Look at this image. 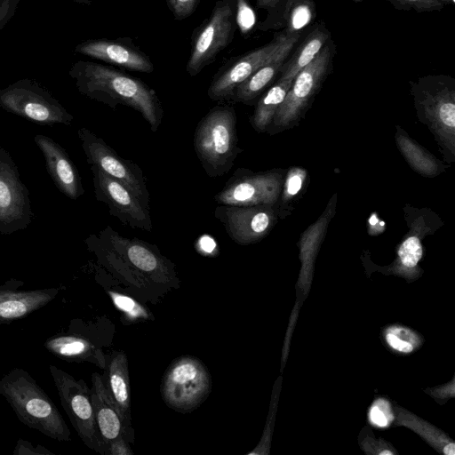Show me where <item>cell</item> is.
I'll return each instance as SVG.
<instances>
[{"label":"cell","mask_w":455,"mask_h":455,"mask_svg":"<svg viewBox=\"0 0 455 455\" xmlns=\"http://www.w3.org/2000/svg\"><path fill=\"white\" fill-rule=\"evenodd\" d=\"M68 74L78 92L85 97L113 110L119 105L133 108L146 120L153 132L160 127L164 116L162 103L155 90L140 79L88 60L73 63Z\"/></svg>","instance_id":"cell-1"},{"label":"cell","mask_w":455,"mask_h":455,"mask_svg":"<svg viewBox=\"0 0 455 455\" xmlns=\"http://www.w3.org/2000/svg\"><path fill=\"white\" fill-rule=\"evenodd\" d=\"M418 120L435 140L443 160L455 162V79L427 75L410 81Z\"/></svg>","instance_id":"cell-2"},{"label":"cell","mask_w":455,"mask_h":455,"mask_svg":"<svg viewBox=\"0 0 455 455\" xmlns=\"http://www.w3.org/2000/svg\"><path fill=\"white\" fill-rule=\"evenodd\" d=\"M0 395L27 427L59 442L70 441V430L59 409L24 369L13 368L0 379Z\"/></svg>","instance_id":"cell-3"},{"label":"cell","mask_w":455,"mask_h":455,"mask_svg":"<svg viewBox=\"0 0 455 455\" xmlns=\"http://www.w3.org/2000/svg\"><path fill=\"white\" fill-rule=\"evenodd\" d=\"M194 148L209 177H220L231 170L236 157L243 151L238 146L233 106L222 103L207 112L195 130Z\"/></svg>","instance_id":"cell-4"},{"label":"cell","mask_w":455,"mask_h":455,"mask_svg":"<svg viewBox=\"0 0 455 455\" xmlns=\"http://www.w3.org/2000/svg\"><path fill=\"white\" fill-rule=\"evenodd\" d=\"M335 44L330 38L318 55L292 80L266 132L274 135L297 125L333 68Z\"/></svg>","instance_id":"cell-5"},{"label":"cell","mask_w":455,"mask_h":455,"mask_svg":"<svg viewBox=\"0 0 455 455\" xmlns=\"http://www.w3.org/2000/svg\"><path fill=\"white\" fill-rule=\"evenodd\" d=\"M0 108L40 125H71L74 116L37 82L22 78L0 89Z\"/></svg>","instance_id":"cell-6"},{"label":"cell","mask_w":455,"mask_h":455,"mask_svg":"<svg viewBox=\"0 0 455 455\" xmlns=\"http://www.w3.org/2000/svg\"><path fill=\"white\" fill-rule=\"evenodd\" d=\"M212 390V378L205 365L191 355L178 357L166 369L161 386L164 403L186 413L196 409Z\"/></svg>","instance_id":"cell-7"},{"label":"cell","mask_w":455,"mask_h":455,"mask_svg":"<svg viewBox=\"0 0 455 455\" xmlns=\"http://www.w3.org/2000/svg\"><path fill=\"white\" fill-rule=\"evenodd\" d=\"M236 27V1L216 2L210 18L195 31L186 67L188 74L195 76L212 63L232 42Z\"/></svg>","instance_id":"cell-8"},{"label":"cell","mask_w":455,"mask_h":455,"mask_svg":"<svg viewBox=\"0 0 455 455\" xmlns=\"http://www.w3.org/2000/svg\"><path fill=\"white\" fill-rule=\"evenodd\" d=\"M97 235L128 268L149 281L169 284L176 279L173 263L160 252L156 245L136 237H124L110 226Z\"/></svg>","instance_id":"cell-9"},{"label":"cell","mask_w":455,"mask_h":455,"mask_svg":"<svg viewBox=\"0 0 455 455\" xmlns=\"http://www.w3.org/2000/svg\"><path fill=\"white\" fill-rule=\"evenodd\" d=\"M299 36H289L283 31L263 46L239 56L221 67L213 76L208 97L218 102H229L236 87L260 67L278 56L284 49L295 45Z\"/></svg>","instance_id":"cell-10"},{"label":"cell","mask_w":455,"mask_h":455,"mask_svg":"<svg viewBox=\"0 0 455 455\" xmlns=\"http://www.w3.org/2000/svg\"><path fill=\"white\" fill-rule=\"evenodd\" d=\"M286 170L275 168L253 172L238 167L214 196L219 204L234 206H275L283 182Z\"/></svg>","instance_id":"cell-11"},{"label":"cell","mask_w":455,"mask_h":455,"mask_svg":"<svg viewBox=\"0 0 455 455\" xmlns=\"http://www.w3.org/2000/svg\"><path fill=\"white\" fill-rule=\"evenodd\" d=\"M404 220L408 227L402 241L397 244L394 261L381 267L382 272L413 280L419 276V263L423 256L422 241L434 235L443 224L441 218L429 208H416L410 204L403 207Z\"/></svg>","instance_id":"cell-12"},{"label":"cell","mask_w":455,"mask_h":455,"mask_svg":"<svg viewBox=\"0 0 455 455\" xmlns=\"http://www.w3.org/2000/svg\"><path fill=\"white\" fill-rule=\"evenodd\" d=\"M49 370L60 403L79 437L88 448L104 455L87 384L54 365Z\"/></svg>","instance_id":"cell-13"},{"label":"cell","mask_w":455,"mask_h":455,"mask_svg":"<svg viewBox=\"0 0 455 455\" xmlns=\"http://www.w3.org/2000/svg\"><path fill=\"white\" fill-rule=\"evenodd\" d=\"M81 146L90 166H95L111 178L126 186L149 208V192L147 179L140 167L123 158L106 141L87 128L77 132Z\"/></svg>","instance_id":"cell-14"},{"label":"cell","mask_w":455,"mask_h":455,"mask_svg":"<svg viewBox=\"0 0 455 455\" xmlns=\"http://www.w3.org/2000/svg\"><path fill=\"white\" fill-rule=\"evenodd\" d=\"M29 191L10 153L0 147V234L27 228L32 221Z\"/></svg>","instance_id":"cell-15"},{"label":"cell","mask_w":455,"mask_h":455,"mask_svg":"<svg viewBox=\"0 0 455 455\" xmlns=\"http://www.w3.org/2000/svg\"><path fill=\"white\" fill-rule=\"evenodd\" d=\"M91 171L95 198L108 206L109 214L124 226L151 232L149 208L120 181L95 166H91Z\"/></svg>","instance_id":"cell-16"},{"label":"cell","mask_w":455,"mask_h":455,"mask_svg":"<svg viewBox=\"0 0 455 455\" xmlns=\"http://www.w3.org/2000/svg\"><path fill=\"white\" fill-rule=\"evenodd\" d=\"M214 217L229 238L240 245L256 243L265 238L279 220L275 206H234L220 204Z\"/></svg>","instance_id":"cell-17"},{"label":"cell","mask_w":455,"mask_h":455,"mask_svg":"<svg viewBox=\"0 0 455 455\" xmlns=\"http://www.w3.org/2000/svg\"><path fill=\"white\" fill-rule=\"evenodd\" d=\"M75 52L133 71L151 73L154 66L149 58L126 39H91L78 44Z\"/></svg>","instance_id":"cell-18"},{"label":"cell","mask_w":455,"mask_h":455,"mask_svg":"<svg viewBox=\"0 0 455 455\" xmlns=\"http://www.w3.org/2000/svg\"><path fill=\"white\" fill-rule=\"evenodd\" d=\"M34 140L44 158L48 174L60 192L72 200L82 196L84 194L82 180L67 151L44 134L36 135Z\"/></svg>","instance_id":"cell-19"},{"label":"cell","mask_w":455,"mask_h":455,"mask_svg":"<svg viewBox=\"0 0 455 455\" xmlns=\"http://www.w3.org/2000/svg\"><path fill=\"white\" fill-rule=\"evenodd\" d=\"M23 282L11 279L0 285V324L20 320L50 303L57 288L19 290Z\"/></svg>","instance_id":"cell-20"},{"label":"cell","mask_w":455,"mask_h":455,"mask_svg":"<svg viewBox=\"0 0 455 455\" xmlns=\"http://www.w3.org/2000/svg\"><path fill=\"white\" fill-rule=\"evenodd\" d=\"M90 392L95 423L105 455L107 446L114 440L124 437L128 442L127 434L122 417L105 387L102 376L97 372L92 375Z\"/></svg>","instance_id":"cell-21"},{"label":"cell","mask_w":455,"mask_h":455,"mask_svg":"<svg viewBox=\"0 0 455 455\" xmlns=\"http://www.w3.org/2000/svg\"><path fill=\"white\" fill-rule=\"evenodd\" d=\"M104 370L105 374L102 379L105 387L122 417L128 442H133L131 417V389L128 362L125 353L116 351L108 357H106Z\"/></svg>","instance_id":"cell-22"},{"label":"cell","mask_w":455,"mask_h":455,"mask_svg":"<svg viewBox=\"0 0 455 455\" xmlns=\"http://www.w3.org/2000/svg\"><path fill=\"white\" fill-rule=\"evenodd\" d=\"M337 196L333 195L319 218L300 235L298 243L299 257L301 263L299 287L306 292L310 286L316 255L327 232V228L336 212Z\"/></svg>","instance_id":"cell-23"},{"label":"cell","mask_w":455,"mask_h":455,"mask_svg":"<svg viewBox=\"0 0 455 455\" xmlns=\"http://www.w3.org/2000/svg\"><path fill=\"white\" fill-rule=\"evenodd\" d=\"M52 355L68 362H88L104 369L106 356L89 339L75 334H55L44 343Z\"/></svg>","instance_id":"cell-24"},{"label":"cell","mask_w":455,"mask_h":455,"mask_svg":"<svg viewBox=\"0 0 455 455\" xmlns=\"http://www.w3.org/2000/svg\"><path fill=\"white\" fill-rule=\"evenodd\" d=\"M395 140L400 154L409 166L418 174L435 178L449 167L431 152L409 136L400 125H395Z\"/></svg>","instance_id":"cell-25"},{"label":"cell","mask_w":455,"mask_h":455,"mask_svg":"<svg viewBox=\"0 0 455 455\" xmlns=\"http://www.w3.org/2000/svg\"><path fill=\"white\" fill-rule=\"evenodd\" d=\"M291 45L278 56L260 67L235 90L230 103L251 105L279 75L281 68L293 49Z\"/></svg>","instance_id":"cell-26"},{"label":"cell","mask_w":455,"mask_h":455,"mask_svg":"<svg viewBox=\"0 0 455 455\" xmlns=\"http://www.w3.org/2000/svg\"><path fill=\"white\" fill-rule=\"evenodd\" d=\"M330 38L331 34L325 24H315L291 56L285 60L276 81L293 80L302 68L315 59Z\"/></svg>","instance_id":"cell-27"},{"label":"cell","mask_w":455,"mask_h":455,"mask_svg":"<svg viewBox=\"0 0 455 455\" xmlns=\"http://www.w3.org/2000/svg\"><path fill=\"white\" fill-rule=\"evenodd\" d=\"M315 4L313 0H282L276 15L267 29L283 28V32L289 36H300L303 30L315 20Z\"/></svg>","instance_id":"cell-28"},{"label":"cell","mask_w":455,"mask_h":455,"mask_svg":"<svg viewBox=\"0 0 455 455\" xmlns=\"http://www.w3.org/2000/svg\"><path fill=\"white\" fill-rule=\"evenodd\" d=\"M309 182L307 170L301 166H291L286 170L282 189L275 210L278 219H285L295 209V205L304 196Z\"/></svg>","instance_id":"cell-29"},{"label":"cell","mask_w":455,"mask_h":455,"mask_svg":"<svg viewBox=\"0 0 455 455\" xmlns=\"http://www.w3.org/2000/svg\"><path fill=\"white\" fill-rule=\"evenodd\" d=\"M291 83L292 80L275 81L259 98L250 116V124L257 132H267Z\"/></svg>","instance_id":"cell-30"},{"label":"cell","mask_w":455,"mask_h":455,"mask_svg":"<svg viewBox=\"0 0 455 455\" xmlns=\"http://www.w3.org/2000/svg\"><path fill=\"white\" fill-rule=\"evenodd\" d=\"M397 424L421 435L433 448L445 455H454L455 443L443 432L409 411L396 407Z\"/></svg>","instance_id":"cell-31"},{"label":"cell","mask_w":455,"mask_h":455,"mask_svg":"<svg viewBox=\"0 0 455 455\" xmlns=\"http://www.w3.org/2000/svg\"><path fill=\"white\" fill-rule=\"evenodd\" d=\"M383 338L387 347L397 354L407 355L414 352L422 344L419 333L406 326L393 324L387 327Z\"/></svg>","instance_id":"cell-32"},{"label":"cell","mask_w":455,"mask_h":455,"mask_svg":"<svg viewBox=\"0 0 455 455\" xmlns=\"http://www.w3.org/2000/svg\"><path fill=\"white\" fill-rule=\"evenodd\" d=\"M108 294L116 307L124 315L127 320L139 322L151 318L148 310L134 299L116 291H108Z\"/></svg>","instance_id":"cell-33"},{"label":"cell","mask_w":455,"mask_h":455,"mask_svg":"<svg viewBox=\"0 0 455 455\" xmlns=\"http://www.w3.org/2000/svg\"><path fill=\"white\" fill-rule=\"evenodd\" d=\"M368 420L375 427H390L395 420V414L389 401L385 398L376 399L369 408Z\"/></svg>","instance_id":"cell-34"},{"label":"cell","mask_w":455,"mask_h":455,"mask_svg":"<svg viewBox=\"0 0 455 455\" xmlns=\"http://www.w3.org/2000/svg\"><path fill=\"white\" fill-rule=\"evenodd\" d=\"M277 401L278 392L275 389L272 395L269 412L267 418L263 435L258 445L251 451L248 452V455H267L269 453Z\"/></svg>","instance_id":"cell-35"},{"label":"cell","mask_w":455,"mask_h":455,"mask_svg":"<svg viewBox=\"0 0 455 455\" xmlns=\"http://www.w3.org/2000/svg\"><path fill=\"white\" fill-rule=\"evenodd\" d=\"M395 9L402 11L413 10L417 12L441 11L444 5L440 0H387Z\"/></svg>","instance_id":"cell-36"},{"label":"cell","mask_w":455,"mask_h":455,"mask_svg":"<svg viewBox=\"0 0 455 455\" xmlns=\"http://www.w3.org/2000/svg\"><path fill=\"white\" fill-rule=\"evenodd\" d=\"M362 449L370 454L394 455L396 451L393 446L385 440H377L371 435H365L360 441Z\"/></svg>","instance_id":"cell-37"},{"label":"cell","mask_w":455,"mask_h":455,"mask_svg":"<svg viewBox=\"0 0 455 455\" xmlns=\"http://www.w3.org/2000/svg\"><path fill=\"white\" fill-rule=\"evenodd\" d=\"M236 22L243 33L255 24V14L246 0H236Z\"/></svg>","instance_id":"cell-38"},{"label":"cell","mask_w":455,"mask_h":455,"mask_svg":"<svg viewBox=\"0 0 455 455\" xmlns=\"http://www.w3.org/2000/svg\"><path fill=\"white\" fill-rule=\"evenodd\" d=\"M199 0H166L176 20H183L195 11Z\"/></svg>","instance_id":"cell-39"},{"label":"cell","mask_w":455,"mask_h":455,"mask_svg":"<svg viewBox=\"0 0 455 455\" xmlns=\"http://www.w3.org/2000/svg\"><path fill=\"white\" fill-rule=\"evenodd\" d=\"M14 455H55L44 446H34L29 441L20 438L13 451Z\"/></svg>","instance_id":"cell-40"},{"label":"cell","mask_w":455,"mask_h":455,"mask_svg":"<svg viewBox=\"0 0 455 455\" xmlns=\"http://www.w3.org/2000/svg\"><path fill=\"white\" fill-rule=\"evenodd\" d=\"M282 0H256V6L267 11V17L263 23L260 24L259 29L267 30L269 24L276 15Z\"/></svg>","instance_id":"cell-41"},{"label":"cell","mask_w":455,"mask_h":455,"mask_svg":"<svg viewBox=\"0 0 455 455\" xmlns=\"http://www.w3.org/2000/svg\"><path fill=\"white\" fill-rule=\"evenodd\" d=\"M20 0H0V31L14 16Z\"/></svg>","instance_id":"cell-42"},{"label":"cell","mask_w":455,"mask_h":455,"mask_svg":"<svg viewBox=\"0 0 455 455\" xmlns=\"http://www.w3.org/2000/svg\"><path fill=\"white\" fill-rule=\"evenodd\" d=\"M132 455L133 451L130 448L128 442L124 438L120 437L118 439L111 442L105 450V455Z\"/></svg>","instance_id":"cell-43"},{"label":"cell","mask_w":455,"mask_h":455,"mask_svg":"<svg viewBox=\"0 0 455 455\" xmlns=\"http://www.w3.org/2000/svg\"><path fill=\"white\" fill-rule=\"evenodd\" d=\"M453 379L451 381V383L444 385V386H439L438 387L434 388V391H428V393L433 395L435 399L442 398V399H447L449 397L454 396V384Z\"/></svg>","instance_id":"cell-44"},{"label":"cell","mask_w":455,"mask_h":455,"mask_svg":"<svg viewBox=\"0 0 455 455\" xmlns=\"http://www.w3.org/2000/svg\"><path fill=\"white\" fill-rule=\"evenodd\" d=\"M76 4H86V5H89L91 4V0H74Z\"/></svg>","instance_id":"cell-45"},{"label":"cell","mask_w":455,"mask_h":455,"mask_svg":"<svg viewBox=\"0 0 455 455\" xmlns=\"http://www.w3.org/2000/svg\"><path fill=\"white\" fill-rule=\"evenodd\" d=\"M442 4L445 6L446 4H453L454 0H440Z\"/></svg>","instance_id":"cell-46"},{"label":"cell","mask_w":455,"mask_h":455,"mask_svg":"<svg viewBox=\"0 0 455 455\" xmlns=\"http://www.w3.org/2000/svg\"><path fill=\"white\" fill-rule=\"evenodd\" d=\"M353 1L358 3V2H361L363 0H353Z\"/></svg>","instance_id":"cell-47"}]
</instances>
